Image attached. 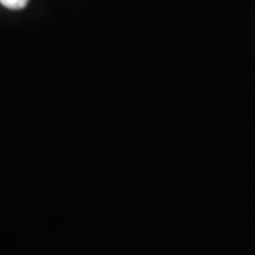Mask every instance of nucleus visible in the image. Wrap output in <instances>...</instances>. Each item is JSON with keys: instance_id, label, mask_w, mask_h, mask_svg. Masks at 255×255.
<instances>
[{"instance_id": "f257e3e1", "label": "nucleus", "mask_w": 255, "mask_h": 255, "mask_svg": "<svg viewBox=\"0 0 255 255\" xmlns=\"http://www.w3.org/2000/svg\"><path fill=\"white\" fill-rule=\"evenodd\" d=\"M0 4L8 9H23L28 4V0H0Z\"/></svg>"}]
</instances>
